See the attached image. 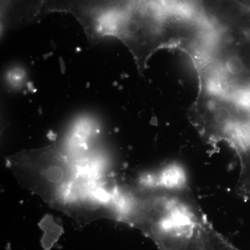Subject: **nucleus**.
<instances>
[{
    "label": "nucleus",
    "instance_id": "obj_2",
    "mask_svg": "<svg viewBox=\"0 0 250 250\" xmlns=\"http://www.w3.org/2000/svg\"><path fill=\"white\" fill-rule=\"evenodd\" d=\"M160 250H237L209 223L207 217L174 237Z\"/></svg>",
    "mask_w": 250,
    "mask_h": 250
},
{
    "label": "nucleus",
    "instance_id": "obj_1",
    "mask_svg": "<svg viewBox=\"0 0 250 250\" xmlns=\"http://www.w3.org/2000/svg\"><path fill=\"white\" fill-rule=\"evenodd\" d=\"M11 164L21 183L49 201L66 188L72 177L70 164L53 149L19 153Z\"/></svg>",
    "mask_w": 250,
    "mask_h": 250
}]
</instances>
